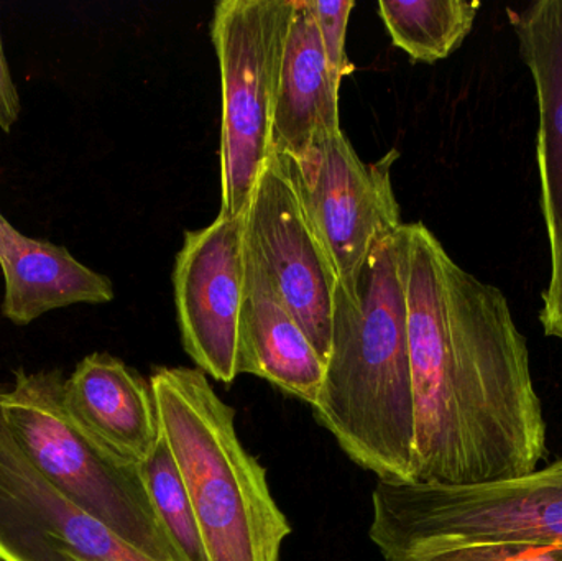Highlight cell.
Wrapping results in <instances>:
<instances>
[{
    "mask_svg": "<svg viewBox=\"0 0 562 561\" xmlns=\"http://www.w3.org/2000/svg\"><path fill=\"white\" fill-rule=\"evenodd\" d=\"M150 385L211 561H280L291 527L237 437L234 408L200 369L160 368Z\"/></svg>",
    "mask_w": 562,
    "mask_h": 561,
    "instance_id": "obj_3",
    "label": "cell"
},
{
    "mask_svg": "<svg viewBox=\"0 0 562 561\" xmlns=\"http://www.w3.org/2000/svg\"><path fill=\"white\" fill-rule=\"evenodd\" d=\"M66 378L58 369H16L0 384V415L33 470L69 503L155 561H177L158 523L140 468L95 448L66 414Z\"/></svg>",
    "mask_w": 562,
    "mask_h": 561,
    "instance_id": "obj_4",
    "label": "cell"
},
{
    "mask_svg": "<svg viewBox=\"0 0 562 561\" xmlns=\"http://www.w3.org/2000/svg\"><path fill=\"white\" fill-rule=\"evenodd\" d=\"M370 540L386 561L429 542H562V460L494 483H389L372 494Z\"/></svg>",
    "mask_w": 562,
    "mask_h": 561,
    "instance_id": "obj_5",
    "label": "cell"
},
{
    "mask_svg": "<svg viewBox=\"0 0 562 561\" xmlns=\"http://www.w3.org/2000/svg\"><path fill=\"white\" fill-rule=\"evenodd\" d=\"M0 269L5 282L3 318L26 326L52 310L89 303L102 305L114 300L108 277L76 260L66 247L9 231Z\"/></svg>",
    "mask_w": 562,
    "mask_h": 561,
    "instance_id": "obj_14",
    "label": "cell"
},
{
    "mask_svg": "<svg viewBox=\"0 0 562 561\" xmlns=\"http://www.w3.org/2000/svg\"><path fill=\"white\" fill-rule=\"evenodd\" d=\"M244 217L247 257L326 362L337 279L276 154L260 175Z\"/></svg>",
    "mask_w": 562,
    "mask_h": 561,
    "instance_id": "obj_8",
    "label": "cell"
},
{
    "mask_svg": "<svg viewBox=\"0 0 562 561\" xmlns=\"http://www.w3.org/2000/svg\"><path fill=\"white\" fill-rule=\"evenodd\" d=\"M408 226L413 483L525 476L547 453L527 339L497 287L459 267L425 224Z\"/></svg>",
    "mask_w": 562,
    "mask_h": 561,
    "instance_id": "obj_1",
    "label": "cell"
},
{
    "mask_svg": "<svg viewBox=\"0 0 562 561\" xmlns=\"http://www.w3.org/2000/svg\"><path fill=\"white\" fill-rule=\"evenodd\" d=\"M296 0H221L211 36L223 88L221 213L244 216L272 157L281 63Z\"/></svg>",
    "mask_w": 562,
    "mask_h": 561,
    "instance_id": "obj_6",
    "label": "cell"
},
{
    "mask_svg": "<svg viewBox=\"0 0 562 561\" xmlns=\"http://www.w3.org/2000/svg\"><path fill=\"white\" fill-rule=\"evenodd\" d=\"M339 86L307 0H296L281 63L272 154L301 157L314 142L340 131Z\"/></svg>",
    "mask_w": 562,
    "mask_h": 561,
    "instance_id": "obj_12",
    "label": "cell"
},
{
    "mask_svg": "<svg viewBox=\"0 0 562 561\" xmlns=\"http://www.w3.org/2000/svg\"><path fill=\"white\" fill-rule=\"evenodd\" d=\"M307 5L316 20L330 69L336 78L342 81L356 68L346 52L347 25L356 2L353 0H333V2L307 0Z\"/></svg>",
    "mask_w": 562,
    "mask_h": 561,
    "instance_id": "obj_18",
    "label": "cell"
},
{
    "mask_svg": "<svg viewBox=\"0 0 562 561\" xmlns=\"http://www.w3.org/2000/svg\"><path fill=\"white\" fill-rule=\"evenodd\" d=\"M403 561H562V542H429Z\"/></svg>",
    "mask_w": 562,
    "mask_h": 561,
    "instance_id": "obj_17",
    "label": "cell"
},
{
    "mask_svg": "<svg viewBox=\"0 0 562 561\" xmlns=\"http://www.w3.org/2000/svg\"><path fill=\"white\" fill-rule=\"evenodd\" d=\"M22 111L19 89L12 79L5 52H3L2 36H0V131L10 134L16 124Z\"/></svg>",
    "mask_w": 562,
    "mask_h": 561,
    "instance_id": "obj_19",
    "label": "cell"
},
{
    "mask_svg": "<svg viewBox=\"0 0 562 561\" xmlns=\"http://www.w3.org/2000/svg\"><path fill=\"white\" fill-rule=\"evenodd\" d=\"M246 287L237 358L239 374L266 379L286 394L316 404L326 362L249 257Z\"/></svg>",
    "mask_w": 562,
    "mask_h": 561,
    "instance_id": "obj_13",
    "label": "cell"
},
{
    "mask_svg": "<svg viewBox=\"0 0 562 561\" xmlns=\"http://www.w3.org/2000/svg\"><path fill=\"white\" fill-rule=\"evenodd\" d=\"M63 404L75 427L124 467L140 468L161 440L150 381L108 352H92L65 381Z\"/></svg>",
    "mask_w": 562,
    "mask_h": 561,
    "instance_id": "obj_11",
    "label": "cell"
},
{
    "mask_svg": "<svg viewBox=\"0 0 562 561\" xmlns=\"http://www.w3.org/2000/svg\"><path fill=\"white\" fill-rule=\"evenodd\" d=\"M521 58L537 88V158L541 207L550 240L551 276L543 293L540 322L544 333L562 341V0H540L508 9Z\"/></svg>",
    "mask_w": 562,
    "mask_h": 561,
    "instance_id": "obj_10",
    "label": "cell"
},
{
    "mask_svg": "<svg viewBox=\"0 0 562 561\" xmlns=\"http://www.w3.org/2000/svg\"><path fill=\"white\" fill-rule=\"evenodd\" d=\"M246 280V217L220 214L204 229L184 234L173 270L181 341L200 371L224 384L239 375Z\"/></svg>",
    "mask_w": 562,
    "mask_h": 561,
    "instance_id": "obj_9",
    "label": "cell"
},
{
    "mask_svg": "<svg viewBox=\"0 0 562 561\" xmlns=\"http://www.w3.org/2000/svg\"><path fill=\"white\" fill-rule=\"evenodd\" d=\"M140 471L158 523L177 561H211L190 494L164 438Z\"/></svg>",
    "mask_w": 562,
    "mask_h": 561,
    "instance_id": "obj_16",
    "label": "cell"
},
{
    "mask_svg": "<svg viewBox=\"0 0 562 561\" xmlns=\"http://www.w3.org/2000/svg\"><path fill=\"white\" fill-rule=\"evenodd\" d=\"M481 2L380 0L379 13L393 45L415 61L448 58L474 29Z\"/></svg>",
    "mask_w": 562,
    "mask_h": 561,
    "instance_id": "obj_15",
    "label": "cell"
},
{
    "mask_svg": "<svg viewBox=\"0 0 562 561\" xmlns=\"http://www.w3.org/2000/svg\"><path fill=\"white\" fill-rule=\"evenodd\" d=\"M409 226L370 254L352 292L337 283L319 424L379 481L413 483L415 392L409 358Z\"/></svg>",
    "mask_w": 562,
    "mask_h": 561,
    "instance_id": "obj_2",
    "label": "cell"
},
{
    "mask_svg": "<svg viewBox=\"0 0 562 561\" xmlns=\"http://www.w3.org/2000/svg\"><path fill=\"white\" fill-rule=\"evenodd\" d=\"M12 224L5 220V217L0 214V250H2L3 243H5L7 236H9V231L12 229Z\"/></svg>",
    "mask_w": 562,
    "mask_h": 561,
    "instance_id": "obj_20",
    "label": "cell"
},
{
    "mask_svg": "<svg viewBox=\"0 0 562 561\" xmlns=\"http://www.w3.org/2000/svg\"><path fill=\"white\" fill-rule=\"evenodd\" d=\"M277 157L337 283L347 293L352 292L373 249L403 226L392 187V167L398 152L366 164L339 131L314 142L301 157Z\"/></svg>",
    "mask_w": 562,
    "mask_h": 561,
    "instance_id": "obj_7",
    "label": "cell"
}]
</instances>
